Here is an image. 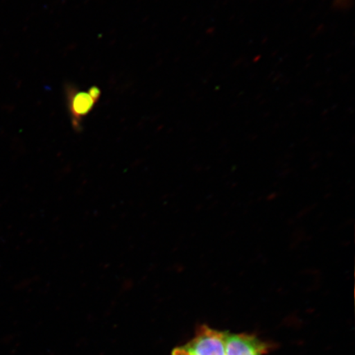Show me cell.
<instances>
[{
	"label": "cell",
	"instance_id": "1",
	"mask_svg": "<svg viewBox=\"0 0 355 355\" xmlns=\"http://www.w3.org/2000/svg\"><path fill=\"white\" fill-rule=\"evenodd\" d=\"M228 331L202 325L193 338L178 346L172 355H225V339Z\"/></svg>",
	"mask_w": 355,
	"mask_h": 355
},
{
	"label": "cell",
	"instance_id": "2",
	"mask_svg": "<svg viewBox=\"0 0 355 355\" xmlns=\"http://www.w3.org/2000/svg\"><path fill=\"white\" fill-rule=\"evenodd\" d=\"M69 105L75 130H80L84 117L91 112L101 96L100 89L92 87L87 92H79L73 87H67Z\"/></svg>",
	"mask_w": 355,
	"mask_h": 355
},
{
	"label": "cell",
	"instance_id": "3",
	"mask_svg": "<svg viewBox=\"0 0 355 355\" xmlns=\"http://www.w3.org/2000/svg\"><path fill=\"white\" fill-rule=\"evenodd\" d=\"M272 349V345L255 335L229 331L226 335L225 355H265Z\"/></svg>",
	"mask_w": 355,
	"mask_h": 355
}]
</instances>
